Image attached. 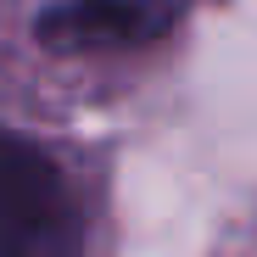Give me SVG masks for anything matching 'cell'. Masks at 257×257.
Returning a JSON list of instances; mask_svg holds the SVG:
<instances>
[{
	"label": "cell",
	"mask_w": 257,
	"mask_h": 257,
	"mask_svg": "<svg viewBox=\"0 0 257 257\" xmlns=\"http://www.w3.org/2000/svg\"><path fill=\"white\" fill-rule=\"evenodd\" d=\"M84 224L62 168L0 128V257H78Z\"/></svg>",
	"instance_id": "1"
},
{
	"label": "cell",
	"mask_w": 257,
	"mask_h": 257,
	"mask_svg": "<svg viewBox=\"0 0 257 257\" xmlns=\"http://www.w3.org/2000/svg\"><path fill=\"white\" fill-rule=\"evenodd\" d=\"M196 6L207 0H56L39 17V39L51 51H135Z\"/></svg>",
	"instance_id": "2"
}]
</instances>
